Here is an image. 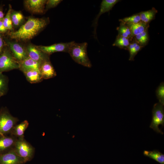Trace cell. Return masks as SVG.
<instances>
[{"instance_id":"1","label":"cell","mask_w":164,"mask_h":164,"mask_svg":"<svg viewBox=\"0 0 164 164\" xmlns=\"http://www.w3.org/2000/svg\"><path fill=\"white\" fill-rule=\"evenodd\" d=\"M49 22L48 18L30 17L18 30L10 32L9 36L11 39L18 41L28 40L35 36Z\"/></svg>"},{"instance_id":"2","label":"cell","mask_w":164,"mask_h":164,"mask_svg":"<svg viewBox=\"0 0 164 164\" xmlns=\"http://www.w3.org/2000/svg\"><path fill=\"white\" fill-rule=\"evenodd\" d=\"M87 43H77L74 41L72 44L68 53L77 63L84 67L90 68L92 65L87 55Z\"/></svg>"},{"instance_id":"3","label":"cell","mask_w":164,"mask_h":164,"mask_svg":"<svg viewBox=\"0 0 164 164\" xmlns=\"http://www.w3.org/2000/svg\"><path fill=\"white\" fill-rule=\"evenodd\" d=\"M19 62L14 58L9 48L4 46L0 54V73L19 69Z\"/></svg>"},{"instance_id":"4","label":"cell","mask_w":164,"mask_h":164,"mask_svg":"<svg viewBox=\"0 0 164 164\" xmlns=\"http://www.w3.org/2000/svg\"><path fill=\"white\" fill-rule=\"evenodd\" d=\"M13 149L18 155L26 162L31 159L34 153V148L23 137L17 139Z\"/></svg>"},{"instance_id":"5","label":"cell","mask_w":164,"mask_h":164,"mask_svg":"<svg viewBox=\"0 0 164 164\" xmlns=\"http://www.w3.org/2000/svg\"><path fill=\"white\" fill-rule=\"evenodd\" d=\"M152 119L149 127L158 133L163 134L159 128V125H164V105L158 102L155 104L152 110Z\"/></svg>"},{"instance_id":"6","label":"cell","mask_w":164,"mask_h":164,"mask_svg":"<svg viewBox=\"0 0 164 164\" xmlns=\"http://www.w3.org/2000/svg\"><path fill=\"white\" fill-rule=\"evenodd\" d=\"M17 119L5 110L0 111V135L11 133L16 125Z\"/></svg>"},{"instance_id":"7","label":"cell","mask_w":164,"mask_h":164,"mask_svg":"<svg viewBox=\"0 0 164 164\" xmlns=\"http://www.w3.org/2000/svg\"><path fill=\"white\" fill-rule=\"evenodd\" d=\"M5 45L9 48L13 56L19 62H21L28 57L26 48L20 43L11 41L4 38Z\"/></svg>"},{"instance_id":"8","label":"cell","mask_w":164,"mask_h":164,"mask_svg":"<svg viewBox=\"0 0 164 164\" xmlns=\"http://www.w3.org/2000/svg\"><path fill=\"white\" fill-rule=\"evenodd\" d=\"M25 48L28 56L32 60L41 64L50 60V55L40 50L37 46L30 43Z\"/></svg>"},{"instance_id":"9","label":"cell","mask_w":164,"mask_h":164,"mask_svg":"<svg viewBox=\"0 0 164 164\" xmlns=\"http://www.w3.org/2000/svg\"><path fill=\"white\" fill-rule=\"evenodd\" d=\"M74 41L68 43H60L50 46H37V47L45 53L50 55L54 53L64 52L68 53Z\"/></svg>"},{"instance_id":"10","label":"cell","mask_w":164,"mask_h":164,"mask_svg":"<svg viewBox=\"0 0 164 164\" xmlns=\"http://www.w3.org/2000/svg\"><path fill=\"white\" fill-rule=\"evenodd\" d=\"M26 162L13 149L0 154V164H23Z\"/></svg>"},{"instance_id":"11","label":"cell","mask_w":164,"mask_h":164,"mask_svg":"<svg viewBox=\"0 0 164 164\" xmlns=\"http://www.w3.org/2000/svg\"><path fill=\"white\" fill-rule=\"evenodd\" d=\"M120 1L119 0H103L101 2L99 12L94 19L92 24V26L94 27V36L95 39H97L96 29L99 17L104 13L112 10L115 5Z\"/></svg>"},{"instance_id":"12","label":"cell","mask_w":164,"mask_h":164,"mask_svg":"<svg viewBox=\"0 0 164 164\" xmlns=\"http://www.w3.org/2000/svg\"><path fill=\"white\" fill-rule=\"evenodd\" d=\"M46 0H26L24 5L26 9L33 13L42 14L45 12Z\"/></svg>"},{"instance_id":"13","label":"cell","mask_w":164,"mask_h":164,"mask_svg":"<svg viewBox=\"0 0 164 164\" xmlns=\"http://www.w3.org/2000/svg\"><path fill=\"white\" fill-rule=\"evenodd\" d=\"M39 71L43 79L51 78L56 75L55 69L50 60L45 61L40 64Z\"/></svg>"},{"instance_id":"14","label":"cell","mask_w":164,"mask_h":164,"mask_svg":"<svg viewBox=\"0 0 164 164\" xmlns=\"http://www.w3.org/2000/svg\"><path fill=\"white\" fill-rule=\"evenodd\" d=\"M17 139L13 136L0 135V154L13 149Z\"/></svg>"},{"instance_id":"15","label":"cell","mask_w":164,"mask_h":164,"mask_svg":"<svg viewBox=\"0 0 164 164\" xmlns=\"http://www.w3.org/2000/svg\"><path fill=\"white\" fill-rule=\"evenodd\" d=\"M19 62L20 64L19 69L23 73L32 70L40 72L39 67L41 63L32 60L28 56L24 60Z\"/></svg>"},{"instance_id":"16","label":"cell","mask_w":164,"mask_h":164,"mask_svg":"<svg viewBox=\"0 0 164 164\" xmlns=\"http://www.w3.org/2000/svg\"><path fill=\"white\" fill-rule=\"evenodd\" d=\"M29 125L28 121L25 120L20 124L15 125L12 128L11 133L19 138L23 137L24 134Z\"/></svg>"},{"instance_id":"17","label":"cell","mask_w":164,"mask_h":164,"mask_svg":"<svg viewBox=\"0 0 164 164\" xmlns=\"http://www.w3.org/2000/svg\"><path fill=\"white\" fill-rule=\"evenodd\" d=\"M158 11L154 7L149 10L142 11L139 13L141 21L147 24L149 23L155 18Z\"/></svg>"},{"instance_id":"18","label":"cell","mask_w":164,"mask_h":164,"mask_svg":"<svg viewBox=\"0 0 164 164\" xmlns=\"http://www.w3.org/2000/svg\"><path fill=\"white\" fill-rule=\"evenodd\" d=\"M23 73L27 80L31 83H38L43 79L40 72L36 70H30Z\"/></svg>"},{"instance_id":"19","label":"cell","mask_w":164,"mask_h":164,"mask_svg":"<svg viewBox=\"0 0 164 164\" xmlns=\"http://www.w3.org/2000/svg\"><path fill=\"white\" fill-rule=\"evenodd\" d=\"M128 26L131 30L133 38L136 35L143 32L149 26V24L145 23L142 21Z\"/></svg>"},{"instance_id":"20","label":"cell","mask_w":164,"mask_h":164,"mask_svg":"<svg viewBox=\"0 0 164 164\" xmlns=\"http://www.w3.org/2000/svg\"><path fill=\"white\" fill-rule=\"evenodd\" d=\"M143 154L161 164H164V155L158 150H154L152 151L145 150L143 152Z\"/></svg>"},{"instance_id":"21","label":"cell","mask_w":164,"mask_h":164,"mask_svg":"<svg viewBox=\"0 0 164 164\" xmlns=\"http://www.w3.org/2000/svg\"><path fill=\"white\" fill-rule=\"evenodd\" d=\"M132 39L126 38L118 35L112 46L118 47L121 49L127 50L129 46Z\"/></svg>"},{"instance_id":"22","label":"cell","mask_w":164,"mask_h":164,"mask_svg":"<svg viewBox=\"0 0 164 164\" xmlns=\"http://www.w3.org/2000/svg\"><path fill=\"white\" fill-rule=\"evenodd\" d=\"M148 29L149 28H147L143 32L133 37V39L137 43L143 47L148 44L149 41Z\"/></svg>"},{"instance_id":"23","label":"cell","mask_w":164,"mask_h":164,"mask_svg":"<svg viewBox=\"0 0 164 164\" xmlns=\"http://www.w3.org/2000/svg\"><path fill=\"white\" fill-rule=\"evenodd\" d=\"M120 23L129 26L138 23L141 21L139 13L135 14L132 15L119 19Z\"/></svg>"},{"instance_id":"24","label":"cell","mask_w":164,"mask_h":164,"mask_svg":"<svg viewBox=\"0 0 164 164\" xmlns=\"http://www.w3.org/2000/svg\"><path fill=\"white\" fill-rule=\"evenodd\" d=\"M116 29L118 32V35L131 39H133L131 30L128 26L120 23V26L117 28Z\"/></svg>"},{"instance_id":"25","label":"cell","mask_w":164,"mask_h":164,"mask_svg":"<svg viewBox=\"0 0 164 164\" xmlns=\"http://www.w3.org/2000/svg\"><path fill=\"white\" fill-rule=\"evenodd\" d=\"M11 16L12 25L15 26H18L24 19L23 15L19 12L12 11Z\"/></svg>"},{"instance_id":"26","label":"cell","mask_w":164,"mask_h":164,"mask_svg":"<svg viewBox=\"0 0 164 164\" xmlns=\"http://www.w3.org/2000/svg\"><path fill=\"white\" fill-rule=\"evenodd\" d=\"M12 11L11 6L9 5V10L2 20L4 26L8 30L12 29L13 25L11 16Z\"/></svg>"},{"instance_id":"27","label":"cell","mask_w":164,"mask_h":164,"mask_svg":"<svg viewBox=\"0 0 164 164\" xmlns=\"http://www.w3.org/2000/svg\"><path fill=\"white\" fill-rule=\"evenodd\" d=\"M156 95L159 103L164 105V83L162 82L158 86L155 91Z\"/></svg>"},{"instance_id":"28","label":"cell","mask_w":164,"mask_h":164,"mask_svg":"<svg viewBox=\"0 0 164 164\" xmlns=\"http://www.w3.org/2000/svg\"><path fill=\"white\" fill-rule=\"evenodd\" d=\"M8 80L2 73H0V91L5 94L8 90Z\"/></svg>"},{"instance_id":"29","label":"cell","mask_w":164,"mask_h":164,"mask_svg":"<svg viewBox=\"0 0 164 164\" xmlns=\"http://www.w3.org/2000/svg\"><path fill=\"white\" fill-rule=\"evenodd\" d=\"M62 0H46L45 11L48 9L56 7Z\"/></svg>"},{"instance_id":"30","label":"cell","mask_w":164,"mask_h":164,"mask_svg":"<svg viewBox=\"0 0 164 164\" xmlns=\"http://www.w3.org/2000/svg\"><path fill=\"white\" fill-rule=\"evenodd\" d=\"M143 47H144L138 43L134 47L131 52L129 53L130 56L129 60L130 61L134 60V58L135 56Z\"/></svg>"},{"instance_id":"31","label":"cell","mask_w":164,"mask_h":164,"mask_svg":"<svg viewBox=\"0 0 164 164\" xmlns=\"http://www.w3.org/2000/svg\"><path fill=\"white\" fill-rule=\"evenodd\" d=\"M5 45V44L3 34L0 33V54L3 51Z\"/></svg>"},{"instance_id":"32","label":"cell","mask_w":164,"mask_h":164,"mask_svg":"<svg viewBox=\"0 0 164 164\" xmlns=\"http://www.w3.org/2000/svg\"><path fill=\"white\" fill-rule=\"evenodd\" d=\"M8 30L4 26L2 21H0V33L3 34Z\"/></svg>"},{"instance_id":"33","label":"cell","mask_w":164,"mask_h":164,"mask_svg":"<svg viewBox=\"0 0 164 164\" xmlns=\"http://www.w3.org/2000/svg\"><path fill=\"white\" fill-rule=\"evenodd\" d=\"M4 17V13L2 8H0V21H2Z\"/></svg>"},{"instance_id":"34","label":"cell","mask_w":164,"mask_h":164,"mask_svg":"<svg viewBox=\"0 0 164 164\" xmlns=\"http://www.w3.org/2000/svg\"><path fill=\"white\" fill-rule=\"evenodd\" d=\"M4 95V94L3 93L0 91V97Z\"/></svg>"}]
</instances>
